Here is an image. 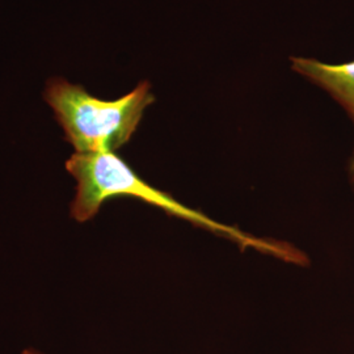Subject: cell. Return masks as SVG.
Listing matches in <instances>:
<instances>
[{"label": "cell", "mask_w": 354, "mask_h": 354, "mask_svg": "<svg viewBox=\"0 0 354 354\" xmlns=\"http://www.w3.org/2000/svg\"><path fill=\"white\" fill-rule=\"evenodd\" d=\"M66 171L76 181L70 215L77 223H86L95 218L102 205L112 198L133 197L163 210L168 215L184 219L193 226L234 241L241 250H256L257 252L297 266L307 264V256L289 243L260 238L241 228L214 221L203 212L180 203L165 190L152 187L115 152H74L66 162Z\"/></svg>", "instance_id": "6da1fadb"}, {"label": "cell", "mask_w": 354, "mask_h": 354, "mask_svg": "<svg viewBox=\"0 0 354 354\" xmlns=\"http://www.w3.org/2000/svg\"><path fill=\"white\" fill-rule=\"evenodd\" d=\"M44 99L64 130V140L77 153L121 149L137 131L145 111L155 102L149 82H142L117 100H102L64 77L51 79Z\"/></svg>", "instance_id": "7a4b0ae2"}, {"label": "cell", "mask_w": 354, "mask_h": 354, "mask_svg": "<svg viewBox=\"0 0 354 354\" xmlns=\"http://www.w3.org/2000/svg\"><path fill=\"white\" fill-rule=\"evenodd\" d=\"M292 70L328 92L354 121V61L330 64L311 58H291Z\"/></svg>", "instance_id": "3957f363"}, {"label": "cell", "mask_w": 354, "mask_h": 354, "mask_svg": "<svg viewBox=\"0 0 354 354\" xmlns=\"http://www.w3.org/2000/svg\"><path fill=\"white\" fill-rule=\"evenodd\" d=\"M348 175H349V180H351V183L354 185V150L353 152H352V156H351L349 165H348Z\"/></svg>", "instance_id": "277c9868"}, {"label": "cell", "mask_w": 354, "mask_h": 354, "mask_svg": "<svg viewBox=\"0 0 354 354\" xmlns=\"http://www.w3.org/2000/svg\"><path fill=\"white\" fill-rule=\"evenodd\" d=\"M21 354H45L42 353V352H39L37 349H35V348H26L23 351V353Z\"/></svg>", "instance_id": "5b68a950"}]
</instances>
